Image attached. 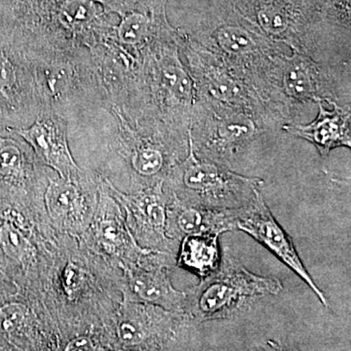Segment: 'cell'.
Wrapping results in <instances>:
<instances>
[{"instance_id": "6da1fadb", "label": "cell", "mask_w": 351, "mask_h": 351, "mask_svg": "<svg viewBox=\"0 0 351 351\" xmlns=\"http://www.w3.org/2000/svg\"><path fill=\"white\" fill-rule=\"evenodd\" d=\"M182 32L216 55L228 69L253 87L267 104L281 127L294 123V112L276 85L277 58L287 52L286 45L267 38L228 0H223L215 10L198 21L195 29Z\"/></svg>"}, {"instance_id": "7a4b0ae2", "label": "cell", "mask_w": 351, "mask_h": 351, "mask_svg": "<svg viewBox=\"0 0 351 351\" xmlns=\"http://www.w3.org/2000/svg\"><path fill=\"white\" fill-rule=\"evenodd\" d=\"M140 80V115L133 126L188 140L195 92L180 57L178 29L143 53Z\"/></svg>"}, {"instance_id": "3957f363", "label": "cell", "mask_w": 351, "mask_h": 351, "mask_svg": "<svg viewBox=\"0 0 351 351\" xmlns=\"http://www.w3.org/2000/svg\"><path fill=\"white\" fill-rule=\"evenodd\" d=\"M18 52L38 112L52 110L64 117L77 104L103 107L89 50L36 44L18 48Z\"/></svg>"}, {"instance_id": "277c9868", "label": "cell", "mask_w": 351, "mask_h": 351, "mask_svg": "<svg viewBox=\"0 0 351 351\" xmlns=\"http://www.w3.org/2000/svg\"><path fill=\"white\" fill-rule=\"evenodd\" d=\"M249 22L272 40L316 60L324 59L332 19L326 0H228Z\"/></svg>"}, {"instance_id": "5b68a950", "label": "cell", "mask_w": 351, "mask_h": 351, "mask_svg": "<svg viewBox=\"0 0 351 351\" xmlns=\"http://www.w3.org/2000/svg\"><path fill=\"white\" fill-rule=\"evenodd\" d=\"M282 289L279 279L249 271L226 251L218 269L186 291L184 313L197 323L230 319L258 300L279 294Z\"/></svg>"}, {"instance_id": "8992f818", "label": "cell", "mask_w": 351, "mask_h": 351, "mask_svg": "<svg viewBox=\"0 0 351 351\" xmlns=\"http://www.w3.org/2000/svg\"><path fill=\"white\" fill-rule=\"evenodd\" d=\"M164 184L182 202L217 211H235L255 199L263 181L199 158L189 143L188 156L173 167Z\"/></svg>"}, {"instance_id": "52a82bcc", "label": "cell", "mask_w": 351, "mask_h": 351, "mask_svg": "<svg viewBox=\"0 0 351 351\" xmlns=\"http://www.w3.org/2000/svg\"><path fill=\"white\" fill-rule=\"evenodd\" d=\"M179 31L180 52L195 86V98L217 107L250 114L265 129L281 127L269 106L253 87L228 68L216 55Z\"/></svg>"}, {"instance_id": "ba28073f", "label": "cell", "mask_w": 351, "mask_h": 351, "mask_svg": "<svg viewBox=\"0 0 351 351\" xmlns=\"http://www.w3.org/2000/svg\"><path fill=\"white\" fill-rule=\"evenodd\" d=\"M265 131L250 114L195 98L189 138L193 152L199 158L230 168Z\"/></svg>"}, {"instance_id": "9c48e42d", "label": "cell", "mask_w": 351, "mask_h": 351, "mask_svg": "<svg viewBox=\"0 0 351 351\" xmlns=\"http://www.w3.org/2000/svg\"><path fill=\"white\" fill-rule=\"evenodd\" d=\"M276 71L277 89L297 117L308 103L350 106V64L339 68L291 50L277 58Z\"/></svg>"}, {"instance_id": "30bf717a", "label": "cell", "mask_w": 351, "mask_h": 351, "mask_svg": "<svg viewBox=\"0 0 351 351\" xmlns=\"http://www.w3.org/2000/svg\"><path fill=\"white\" fill-rule=\"evenodd\" d=\"M110 196L125 210L126 225L132 237L142 248L149 250L170 252L173 245L179 244L171 240L166 233L167 209L171 193L165 191L164 184L151 189H142L135 193H124L106 180Z\"/></svg>"}, {"instance_id": "8fae6325", "label": "cell", "mask_w": 351, "mask_h": 351, "mask_svg": "<svg viewBox=\"0 0 351 351\" xmlns=\"http://www.w3.org/2000/svg\"><path fill=\"white\" fill-rule=\"evenodd\" d=\"M237 230L250 235L271 252L313 291L323 306H328V300L324 293L314 282L295 250L292 239L274 218L263 200L262 193H258L248 206L235 211L234 230Z\"/></svg>"}, {"instance_id": "7c38bea8", "label": "cell", "mask_w": 351, "mask_h": 351, "mask_svg": "<svg viewBox=\"0 0 351 351\" xmlns=\"http://www.w3.org/2000/svg\"><path fill=\"white\" fill-rule=\"evenodd\" d=\"M122 308L117 334L126 348H161L193 322L186 313L142 302H126Z\"/></svg>"}, {"instance_id": "4fadbf2b", "label": "cell", "mask_w": 351, "mask_h": 351, "mask_svg": "<svg viewBox=\"0 0 351 351\" xmlns=\"http://www.w3.org/2000/svg\"><path fill=\"white\" fill-rule=\"evenodd\" d=\"M24 138L39 161L52 168L60 178L78 181L83 176L69 151L68 124L63 115L52 110H40L29 128H9Z\"/></svg>"}, {"instance_id": "5bb4252c", "label": "cell", "mask_w": 351, "mask_h": 351, "mask_svg": "<svg viewBox=\"0 0 351 351\" xmlns=\"http://www.w3.org/2000/svg\"><path fill=\"white\" fill-rule=\"evenodd\" d=\"M154 252L151 263H132L126 269L127 302H142L166 309V311L184 313L186 292L177 290L171 282L168 267L158 263Z\"/></svg>"}, {"instance_id": "9a60e30c", "label": "cell", "mask_w": 351, "mask_h": 351, "mask_svg": "<svg viewBox=\"0 0 351 351\" xmlns=\"http://www.w3.org/2000/svg\"><path fill=\"white\" fill-rule=\"evenodd\" d=\"M167 0H140L132 10L120 16L115 24L112 38L142 59L152 43L167 36L175 27L169 24L166 15Z\"/></svg>"}, {"instance_id": "2e32d148", "label": "cell", "mask_w": 351, "mask_h": 351, "mask_svg": "<svg viewBox=\"0 0 351 351\" xmlns=\"http://www.w3.org/2000/svg\"><path fill=\"white\" fill-rule=\"evenodd\" d=\"M325 103L318 101L317 117L308 124L287 123L281 129L290 135L301 138L313 144L321 157L325 158L332 149L351 147L350 106L332 104L328 110Z\"/></svg>"}, {"instance_id": "e0dca14e", "label": "cell", "mask_w": 351, "mask_h": 351, "mask_svg": "<svg viewBox=\"0 0 351 351\" xmlns=\"http://www.w3.org/2000/svg\"><path fill=\"white\" fill-rule=\"evenodd\" d=\"M235 211H217L189 204L171 193L166 233L171 240L180 245L181 240L188 235H221L232 232L234 230Z\"/></svg>"}, {"instance_id": "ac0fdd59", "label": "cell", "mask_w": 351, "mask_h": 351, "mask_svg": "<svg viewBox=\"0 0 351 351\" xmlns=\"http://www.w3.org/2000/svg\"><path fill=\"white\" fill-rule=\"evenodd\" d=\"M218 234H193L184 237L177 252V267L193 272L201 279L218 269L221 255Z\"/></svg>"}, {"instance_id": "d6986e66", "label": "cell", "mask_w": 351, "mask_h": 351, "mask_svg": "<svg viewBox=\"0 0 351 351\" xmlns=\"http://www.w3.org/2000/svg\"><path fill=\"white\" fill-rule=\"evenodd\" d=\"M0 100L17 112L22 110L38 115V110L32 98L29 77L21 57L20 63H16L2 49H0Z\"/></svg>"}, {"instance_id": "ffe728a7", "label": "cell", "mask_w": 351, "mask_h": 351, "mask_svg": "<svg viewBox=\"0 0 351 351\" xmlns=\"http://www.w3.org/2000/svg\"><path fill=\"white\" fill-rule=\"evenodd\" d=\"M44 197L48 214L54 221H64L80 213L82 195L75 182L62 178L50 180Z\"/></svg>"}, {"instance_id": "44dd1931", "label": "cell", "mask_w": 351, "mask_h": 351, "mask_svg": "<svg viewBox=\"0 0 351 351\" xmlns=\"http://www.w3.org/2000/svg\"><path fill=\"white\" fill-rule=\"evenodd\" d=\"M32 168L24 147L17 141L0 137V184L23 186Z\"/></svg>"}, {"instance_id": "7402d4cb", "label": "cell", "mask_w": 351, "mask_h": 351, "mask_svg": "<svg viewBox=\"0 0 351 351\" xmlns=\"http://www.w3.org/2000/svg\"><path fill=\"white\" fill-rule=\"evenodd\" d=\"M0 246L9 258L22 262L31 253L32 246L17 226L5 223L0 228Z\"/></svg>"}, {"instance_id": "603a6c76", "label": "cell", "mask_w": 351, "mask_h": 351, "mask_svg": "<svg viewBox=\"0 0 351 351\" xmlns=\"http://www.w3.org/2000/svg\"><path fill=\"white\" fill-rule=\"evenodd\" d=\"M27 314V307L18 302L0 306V332L7 334L19 329L25 322Z\"/></svg>"}, {"instance_id": "cb8c5ba5", "label": "cell", "mask_w": 351, "mask_h": 351, "mask_svg": "<svg viewBox=\"0 0 351 351\" xmlns=\"http://www.w3.org/2000/svg\"><path fill=\"white\" fill-rule=\"evenodd\" d=\"M328 10L332 20L350 32V0H326Z\"/></svg>"}, {"instance_id": "d4e9b609", "label": "cell", "mask_w": 351, "mask_h": 351, "mask_svg": "<svg viewBox=\"0 0 351 351\" xmlns=\"http://www.w3.org/2000/svg\"><path fill=\"white\" fill-rule=\"evenodd\" d=\"M62 280L66 295H73L82 284V270L75 263H69L64 267Z\"/></svg>"}, {"instance_id": "484cf974", "label": "cell", "mask_w": 351, "mask_h": 351, "mask_svg": "<svg viewBox=\"0 0 351 351\" xmlns=\"http://www.w3.org/2000/svg\"><path fill=\"white\" fill-rule=\"evenodd\" d=\"M95 350H96V346H95L93 341H92L89 337H77V338L71 339L68 345L66 346V351H87Z\"/></svg>"}]
</instances>
